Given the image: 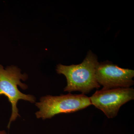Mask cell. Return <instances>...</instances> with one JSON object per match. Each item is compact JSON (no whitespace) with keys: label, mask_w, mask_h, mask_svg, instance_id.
Segmentation results:
<instances>
[{"label":"cell","mask_w":134,"mask_h":134,"mask_svg":"<svg viewBox=\"0 0 134 134\" xmlns=\"http://www.w3.org/2000/svg\"><path fill=\"white\" fill-rule=\"evenodd\" d=\"M99 63L97 55L90 50L80 64L70 66L57 65L56 70L58 74L64 75L66 78L67 84L64 91L70 93L78 91L86 94L94 88H100L96 77Z\"/></svg>","instance_id":"6da1fadb"},{"label":"cell","mask_w":134,"mask_h":134,"mask_svg":"<svg viewBox=\"0 0 134 134\" xmlns=\"http://www.w3.org/2000/svg\"><path fill=\"white\" fill-rule=\"evenodd\" d=\"M27 78V75L22 74L21 70L16 66L12 65L4 68L0 65V96L4 95L7 97L12 105V114L8 128H9L11 122L20 116L17 107L18 100L22 99L31 103H34L36 101L34 96L22 93L18 88L19 86L23 90L27 89V85L21 81V80L26 81Z\"/></svg>","instance_id":"7a4b0ae2"},{"label":"cell","mask_w":134,"mask_h":134,"mask_svg":"<svg viewBox=\"0 0 134 134\" xmlns=\"http://www.w3.org/2000/svg\"><path fill=\"white\" fill-rule=\"evenodd\" d=\"M36 105L39 110L36 113L37 119H51L61 113H71L92 105L90 97L85 94H73L58 96L50 95L42 97Z\"/></svg>","instance_id":"3957f363"},{"label":"cell","mask_w":134,"mask_h":134,"mask_svg":"<svg viewBox=\"0 0 134 134\" xmlns=\"http://www.w3.org/2000/svg\"><path fill=\"white\" fill-rule=\"evenodd\" d=\"M92 105L101 110L109 119L118 114L121 106L134 99L133 88H117L96 91L90 97Z\"/></svg>","instance_id":"277c9868"},{"label":"cell","mask_w":134,"mask_h":134,"mask_svg":"<svg viewBox=\"0 0 134 134\" xmlns=\"http://www.w3.org/2000/svg\"><path fill=\"white\" fill-rule=\"evenodd\" d=\"M134 71L120 68L110 62L99 63L96 71V77L102 90L128 88L133 85Z\"/></svg>","instance_id":"5b68a950"},{"label":"cell","mask_w":134,"mask_h":134,"mask_svg":"<svg viewBox=\"0 0 134 134\" xmlns=\"http://www.w3.org/2000/svg\"><path fill=\"white\" fill-rule=\"evenodd\" d=\"M0 134H7L6 131L4 130H1L0 131Z\"/></svg>","instance_id":"8992f818"}]
</instances>
